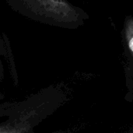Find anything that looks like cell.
Returning <instances> with one entry per match:
<instances>
[{"label":"cell","mask_w":133,"mask_h":133,"mask_svg":"<svg viewBox=\"0 0 133 133\" xmlns=\"http://www.w3.org/2000/svg\"><path fill=\"white\" fill-rule=\"evenodd\" d=\"M129 48H130V49L133 51V37L130 40V41H129Z\"/></svg>","instance_id":"obj_1"}]
</instances>
